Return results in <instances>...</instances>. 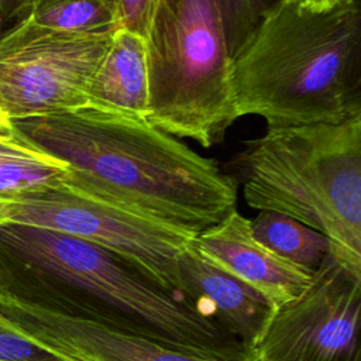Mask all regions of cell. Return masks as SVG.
<instances>
[{"instance_id":"obj_13","label":"cell","mask_w":361,"mask_h":361,"mask_svg":"<svg viewBox=\"0 0 361 361\" xmlns=\"http://www.w3.org/2000/svg\"><path fill=\"white\" fill-rule=\"evenodd\" d=\"M68 166L25 138L7 117H0V203L39 189L62 186Z\"/></svg>"},{"instance_id":"obj_21","label":"cell","mask_w":361,"mask_h":361,"mask_svg":"<svg viewBox=\"0 0 361 361\" xmlns=\"http://www.w3.org/2000/svg\"><path fill=\"white\" fill-rule=\"evenodd\" d=\"M0 117H1V114H0Z\"/></svg>"},{"instance_id":"obj_11","label":"cell","mask_w":361,"mask_h":361,"mask_svg":"<svg viewBox=\"0 0 361 361\" xmlns=\"http://www.w3.org/2000/svg\"><path fill=\"white\" fill-rule=\"evenodd\" d=\"M182 293L210 312L244 347L254 350L276 307L257 289L204 261L192 240L179 258Z\"/></svg>"},{"instance_id":"obj_9","label":"cell","mask_w":361,"mask_h":361,"mask_svg":"<svg viewBox=\"0 0 361 361\" xmlns=\"http://www.w3.org/2000/svg\"><path fill=\"white\" fill-rule=\"evenodd\" d=\"M0 316L66 361H219L103 324L23 303L0 290Z\"/></svg>"},{"instance_id":"obj_18","label":"cell","mask_w":361,"mask_h":361,"mask_svg":"<svg viewBox=\"0 0 361 361\" xmlns=\"http://www.w3.org/2000/svg\"><path fill=\"white\" fill-rule=\"evenodd\" d=\"M34 0H0V41L31 17Z\"/></svg>"},{"instance_id":"obj_16","label":"cell","mask_w":361,"mask_h":361,"mask_svg":"<svg viewBox=\"0 0 361 361\" xmlns=\"http://www.w3.org/2000/svg\"><path fill=\"white\" fill-rule=\"evenodd\" d=\"M274 1L276 0H217L231 58L238 52Z\"/></svg>"},{"instance_id":"obj_2","label":"cell","mask_w":361,"mask_h":361,"mask_svg":"<svg viewBox=\"0 0 361 361\" xmlns=\"http://www.w3.org/2000/svg\"><path fill=\"white\" fill-rule=\"evenodd\" d=\"M10 121L97 202L193 238L235 209L237 180L147 120L85 107Z\"/></svg>"},{"instance_id":"obj_7","label":"cell","mask_w":361,"mask_h":361,"mask_svg":"<svg viewBox=\"0 0 361 361\" xmlns=\"http://www.w3.org/2000/svg\"><path fill=\"white\" fill-rule=\"evenodd\" d=\"M110 37L24 21L0 41V114L16 120L87 107L86 89Z\"/></svg>"},{"instance_id":"obj_4","label":"cell","mask_w":361,"mask_h":361,"mask_svg":"<svg viewBox=\"0 0 361 361\" xmlns=\"http://www.w3.org/2000/svg\"><path fill=\"white\" fill-rule=\"evenodd\" d=\"M233 166L248 206L322 233L330 255L361 276V116L267 128Z\"/></svg>"},{"instance_id":"obj_10","label":"cell","mask_w":361,"mask_h":361,"mask_svg":"<svg viewBox=\"0 0 361 361\" xmlns=\"http://www.w3.org/2000/svg\"><path fill=\"white\" fill-rule=\"evenodd\" d=\"M199 255L262 293L276 309L298 299L313 272L276 255L258 243L250 220L237 209L192 240Z\"/></svg>"},{"instance_id":"obj_8","label":"cell","mask_w":361,"mask_h":361,"mask_svg":"<svg viewBox=\"0 0 361 361\" xmlns=\"http://www.w3.org/2000/svg\"><path fill=\"white\" fill-rule=\"evenodd\" d=\"M360 317L361 276L329 252L307 289L276 309L257 361H361Z\"/></svg>"},{"instance_id":"obj_19","label":"cell","mask_w":361,"mask_h":361,"mask_svg":"<svg viewBox=\"0 0 361 361\" xmlns=\"http://www.w3.org/2000/svg\"><path fill=\"white\" fill-rule=\"evenodd\" d=\"M149 6L151 0H118L121 27L142 35Z\"/></svg>"},{"instance_id":"obj_14","label":"cell","mask_w":361,"mask_h":361,"mask_svg":"<svg viewBox=\"0 0 361 361\" xmlns=\"http://www.w3.org/2000/svg\"><path fill=\"white\" fill-rule=\"evenodd\" d=\"M254 238L283 259L314 272L330 252V241L303 223L272 210L250 220Z\"/></svg>"},{"instance_id":"obj_5","label":"cell","mask_w":361,"mask_h":361,"mask_svg":"<svg viewBox=\"0 0 361 361\" xmlns=\"http://www.w3.org/2000/svg\"><path fill=\"white\" fill-rule=\"evenodd\" d=\"M145 120L204 148L235 121L231 56L217 0H151L144 28Z\"/></svg>"},{"instance_id":"obj_15","label":"cell","mask_w":361,"mask_h":361,"mask_svg":"<svg viewBox=\"0 0 361 361\" xmlns=\"http://www.w3.org/2000/svg\"><path fill=\"white\" fill-rule=\"evenodd\" d=\"M35 24L58 31L111 35L121 27L118 0H34Z\"/></svg>"},{"instance_id":"obj_20","label":"cell","mask_w":361,"mask_h":361,"mask_svg":"<svg viewBox=\"0 0 361 361\" xmlns=\"http://www.w3.org/2000/svg\"><path fill=\"white\" fill-rule=\"evenodd\" d=\"M282 1L295 4V6L309 10V11L324 13V11H330L336 7H338L340 4L345 3L347 0H282Z\"/></svg>"},{"instance_id":"obj_17","label":"cell","mask_w":361,"mask_h":361,"mask_svg":"<svg viewBox=\"0 0 361 361\" xmlns=\"http://www.w3.org/2000/svg\"><path fill=\"white\" fill-rule=\"evenodd\" d=\"M0 361H66L16 330L0 316Z\"/></svg>"},{"instance_id":"obj_1","label":"cell","mask_w":361,"mask_h":361,"mask_svg":"<svg viewBox=\"0 0 361 361\" xmlns=\"http://www.w3.org/2000/svg\"><path fill=\"white\" fill-rule=\"evenodd\" d=\"M0 290L11 298L219 361H257L217 319L121 255L59 231L0 220Z\"/></svg>"},{"instance_id":"obj_3","label":"cell","mask_w":361,"mask_h":361,"mask_svg":"<svg viewBox=\"0 0 361 361\" xmlns=\"http://www.w3.org/2000/svg\"><path fill=\"white\" fill-rule=\"evenodd\" d=\"M230 71L235 120L281 128L361 116L360 0L324 13L274 1Z\"/></svg>"},{"instance_id":"obj_12","label":"cell","mask_w":361,"mask_h":361,"mask_svg":"<svg viewBox=\"0 0 361 361\" xmlns=\"http://www.w3.org/2000/svg\"><path fill=\"white\" fill-rule=\"evenodd\" d=\"M87 107L145 120L148 79L144 37L120 27L97 63L87 89Z\"/></svg>"},{"instance_id":"obj_6","label":"cell","mask_w":361,"mask_h":361,"mask_svg":"<svg viewBox=\"0 0 361 361\" xmlns=\"http://www.w3.org/2000/svg\"><path fill=\"white\" fill-rule=\"evenodd\" d=\"M0 220L59 231L107 248L140 267L164 288L182 293L179 258L193 237L176 230L65 186L1 200Z\"/></svg>"}]
</instances>
